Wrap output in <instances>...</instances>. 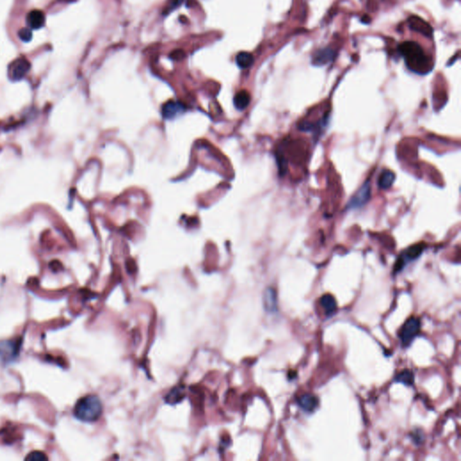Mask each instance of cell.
<instances>
[{"label": "cell", "mask_w": 461, "mask_h": 461, "mask_svg": "<svg viewBox=\"0 0 461 461\" xmlns=\"http://www.w3.org/2000/svg\"><path fill=\"white\" fill-rule=\"evenodd\" d=\"M399 52L402 54L407 67L415 73L427 74L433 69V63L425 54L421 45L413 41H406L399 45Z\"/></svg>", "instance_id": "6da1fadb"}, {"label": "cell", "mask_w": 461, "mask_h": 461, "mask_svg": "<svg viewBox=\"0 0 461 461\" xmlns=\"http://www.w3.org/2000/svg\"><path fill=\"white\" fill-rule=\"evenodd\" d=\"M103 411L102 403L99 397L95 395H87L80 399L74 407V416L84 422L98 421Z\"/></svg>", "instance_id": "7a4b0ae2"}, {"label": "cell", "mask_w": 461, "mask_h": 461, "mask_svg": "<svg viewBox=\"0 0 461 461\" xmlns=\"http://www.w3.org/2000/svg\"><path fill=\"white\" fill-rule=\"evenodd\" d=\"M421 331V322L416 317H411L404 322L401 331L399 332V337L403 346L407 347L411 344L413 339L418 335Z\"/></svg>", "instance_id": "3957f363"}, {"label": "cell", "mask_w": 461, "mask_h": 461, "mask_svg": "<svg viewBox=\"0 0 461 461\" xmlns=\"http://www.w3.org/2000/svg\"><path fill=\"white\" fill-rule=\"evenodd\" d=\"M29 69L30 63L27 59H17L9 66V77L12 81H19L27 75Z\"/></svg>", "instance_id": "277c9868"}, {"label": "cell", "mask_w": 461, "mask_h": 461, "mask_svg": "<svg viewBox=\"0 0 461 461\" xmlns=\"http://www.w3.org/2000/svg\"><path fill=\"white\" fill-rule=\"evenodd\" d=\"M370 193L371 188L369 182L364 184L358 192L351 197L348 204V207L350 209H355L365 206L370 198Z\"/></svg>", "instance_id": "5b68a950"}, {"label": "cell", "mask_w": 461, "mask_h": 461, "mask_svg": "<svg viewBox=\"0 0 461 461\" xmlns=\"http://www.w3.org/2000/svg\"><path fill=\"white\" fill-rule=\"evenodd\" d=\"M425 249V244L424 243H418V244H414L412 245V247H410L408 249L407 251L404 252L403 257H401L396 264H395V271H400L401 269H403V266H404V261L403 260L405 259H407L408 260H416L417 258H419L421 256V253L423 252Z\"/></svg>", "instance_id": "8992f818"}, {"label": "cell", "mask_w": 461, "mask_h": 461, "mask_svg": "<svg viewBox=\"0 0 461 461\" xmlns=\"http://www.w3.org/2000/svg\"><path fill=\"white\" fill-rule=\"evenodd\" d=\"M408 24H409V27H411V29L420 33L422 36L430 37L433 34L432 27H430V24L424 21L420 17L411 16L408 18Z\"/></svg>", "instance_id": "52a82bcc"}, {"label": "cell", "mask_w": 461, "mask_h": 461, "mask_svg": "<svg viewBox=\"0 0 461 461\" xmlns=\"http://www.w3.org/2000/svg\"><path fill=\"white\" fill-rule=\"evenodd\" d=\"M18 352V345L16 341H0V360L9 362Z\"/></svg>", "instance_id": "ba28073f"}, {"label": "cell", "mask_w": 461, "mask_h": 461, "mask_svg": "<svg viewBox=\"0 0 461 461\" xmlns=\"http://www.w3.org/2000/svg\"><path fill=\"white\" fill-rule=\"evenodd\" d=\"M184 105L179 101L170 100L162 107V116L166 119H172L184 112Z\"/></svg>", "instance_id": "9c48e42d"}, {"label": "cell", "mask_w": 461, "mask_h": 461, "mask_svg": "<svg viewBox=\"0 0 461 461\" xmlns=\"http://www.w3.org/2000/svg\"><path fill=\"white\" fill-rule=\"evenodd\" d=\"M27 22L30 29H40L45 25V14L38 9L31 10L27 14Z\"/></svg>", "instance_id": "30bf717a"}, {"label": "cell", "mask_w": 461, "mask_h": 461, "mask_svg": "<svg viewBox=\"0 0 461 461\" xmlns=\"http://www.w3.org/2000/svg\"><path fill=\"white\" fill-rule=\"evenodd\" d=\"M297 404L305 412H313L318 407V399L313 394H305L297 399Z\"/></svg>", "instance_id": "8fae6325"}, {"label": "cell", "mask_w": 461, "mask_h": 461, "mask_svg": "<svg viewBox=\"0 0 461 461\" xmlns=\"http://www.w3.org/2000/svg\"><path fill=\"white\" fill-rule=\"evenodd\" d=\"M334 55H335L334 52L329 47L319 50L313 56V63L319 66H322L323 64L330 63L331 60L334 58Z\"/></svg>", "instance_id": "7c38bea8"}, {"label": "cell", "mask_w": 461, "mask_h": 461, "mask_svg": "<svg viewBox=\"0 0 461 461\" xmlns=\"http://www.w3.org/2000/svg\"><path fill=\"white\" fill-rule=\"evenodd\" d=\"M320 304L322 305V308L324 309V312L326 313L327 315L333 314L338 308L335 297L330 294L323 295L320 299Z\"/></svg>", "instance_id": "4fadbf2b"}, {"label": "cell", "mask_w": 461, "mask_h": 461, "mask_svg": "<svg viewBox=\"0 0 461 461\" xmlns=\"http://www.w3.org/2000/svg\"><path fill=\"white\" fill-rule=\"evenodd\" d=\"M233 102H234V106L235 108L239 109V110H243L249 106V104L251 102V96H250V93L246 91V90H241L239 91L237 94L235 95L234 97V99H233Z\"/></svg>", "instance_id": "5bb4252c"}, {"label": "cell", "mask_w": 461, "mask_h": 461, "mask_svg": "<svg viewBox=\"0 0 461 461\" xmlns=\"http://www.w3.org/2000/svg\"><path fill=\"white\" fill-rule=\"evenodd\" d=\"M395 179V175L393 171L389 170H385L380 174L378 179V186L382 189H387L391 188Z\"/></svg>", "instance_id": "9a60e30c"}, {"label": "cell", "mask_w": 461, "mask_h": 461, "mask_svg": "<svg viewBox=\"0 0 461 461\" xmlns=\"http://www.w3.org/2000/svg\"><path fill=\"white\" fill-rule=\"evenodd\" d=\"M264 305L266 310L269 312H275L277 310V295L272 288H269L265 292Z\"/></svg>", "instance_id": "2e32d148"}, {"label": "cell", "mask_w": 461, "mask_h": 461, "mask_svg": "<svg viewBox=\"0 0 461 461\" xmlns=\"http://www.w3.org/2000/svg\"><path fill=\"white\" fill-rule=\"evenodd\" d=\"M253 63H254L253 55L248 52H241L236 56V63L238 66L242 69L251 67Z\"/></svg>", "instance_id": "e0dca14e"}, {"label": "cell", "mask_w": 461, "mask_h": 461, "mask_svg": "<svg viewBox=\"0 0 461 461\" xmlns=\"http://www.w3.org/2000/svg\"><path fill=\"white\" fill-rule=\"evenodd\" d=\"M395 380L398 383H402L405 385H412L414 382V376L412 371L405 369L403 370L401 373H399L398 376H396Z\"/></svg>", "instance_id": "ac0fdd59"}, {"label": "cell", "mask_w": 461, "mask_h": 461, "mask_svg": "<svg viewBox=\"0 0 461 461\" xmlns=\"http://www.w3.org/2000/svg\"><path fill=\"white\" fill-rule=\"evenodd\" d=\"M183 397L184 395L181 393V390L176 388V389L173 390L172 392H170V394L167 395V398L166 399H167L168 403L174 404L175 403L180 402Z\"/></svg>", "instance_id": "d6986e66"}, {"label": "cell", "mask_w": 461, "mask_h": 461, "mask_svg": "<svg viewBox=\"0 0 461 461\" xmlns=\"http://www.w3.org/2000/svg\"><path fill=\"white\" fill-rule=\"evenodd\" d=\"M26 459L27 460L40 461L47 460L48 458L45 456V453H42L40 451H34V452L28 454L27 457H26Z\"/></svg>", "instance_id": "ffe728a7"}, {"label": "cell", "mask_w": 461, "mask_h": 461, "mask_svg": "<svg viewBox=\"0 0 461 461\" xmlns=\"http://www.w3.org/2000/svg\"><path fill=\"white\" fill-rule=\"evenodd\" d=\"M18 36L20 37V39L24 41V42H28V41L31 40L32 32L30 30V28H23L18 33Z\"/></svg>", "instance_id": "44dd1931"}, {"label": "cell", "mask_w": 461, "mask_h": 461, "mask_svg": "<svg viewBox=\"0 0 461 461\" xmlns=\"http://www.w3.org/2000/svg\"><path fill=\"white\" fill-rule=\"evenodd\" d=\"M183 1L184 0H171L170 4L167 7V12H171L173 9H177L183 3Z\"/></svg>", "instance_id": "7402d4cb"}]
</instances>
